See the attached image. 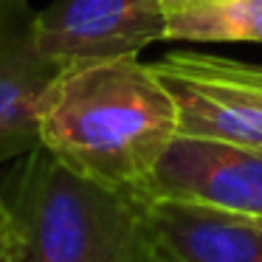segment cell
Here are the masks:
<instances>
[{
	"label": "cell",
	"instance_id": "11",
	"mask_svg": "<svg viewBox=\"0 0 262 262\" xmlns=\"http://www.w3.org/2000/svg\"><path fill=\"white\" fill-rule=\"evenodd\" d=\"M0 262H26L23 245H20V237H17V234H14V239L6 245V248H0Z\"/></svg>",
	"mask_w": 262,
	"mask_h": 262
},
{
	"label": "cell",
	"instance_id": "6",
	"mask_svg": "<svg viewBox=\"0 0 262 262\" xmlns=\"http://www.w3.org/2000/svg\"><path fill=\"white\" fill-rule=\"evenodd\" d=\"M57 74L31 40V20L0 34V164L40 147L42 104Z\"/></svg>",
	"mask_w": 262,
	"mask_h": 262
},
{
	"label": "cell",
	"instance_id": "10",
	"mask_svg": "<svg viewBox=\"0 0 262 262\" xmlns=\"http://www.w3.org/2000/svg\"><path fill=\"white\" fill-rule=\"evenodd\" d=\"M14 234H17V226H14V214H12V209H9L6 198L0 194V248H6V245L14 239Z\"/></svg>",
	"mask_w": 262,
	"mask_h": 262
},
{
	"label": "cell",
	"instance_id": "1",
	"mask_svg": "<svg viewBox=\"0 0 262 262\" xmlns=\"http://www.w3.org/2000/svg\"><path fill=\"white\" fill-rule=\"evenodd\" d=\"M175 136V99L138 57L59 71L40 116L42 149L119 192H141Z\"/></svg>",
	"mask_w": 262,
	"mask_h": 262
},
{
	"label": "cell",
	"instance_id": "4",
	"mask_svg": "<svg viewBox=\"0 0 262 262\" xmlns=\"http://www.w3.org/2000/svg\"><path fill=\"white\" fill-rule=\"evenodd\" d=\"M138 194L262 217V147L175 136Z\"/></svg>",
	"mask_w": 262,
	"mask_h": 262
},
{
	"label": "cell",
	"instance_id": "7",
	"mask_svg": "<svg viewBox=\"0 0 262 262\" xmlns=\"http://www.w3.org/2000/svg\"><path fill=\"white\" fill-rule=\"evenodd\" d=\"M152 68L223 104L251 133L256 147H262V65L206 51H169Z\"/></svg>",
	"mask_w": 262,
	"mask_h": 262
},
{
	"label": "cell",
	"instance_id": "3",
	"mask_svg": "<svg viewBox=\"0 0 262 262\" xmlns=\"http://www.w3.org/2000/svg\"><path fill=\"white\" fill-rule=\"evenodd\" d=\"M31 40L59 71L138 57L164 42V6L158 0H51L31 14Z\"/></svg>",
	"mask_w": 262,
	"mask_h": 262
},
{
	"label": "cell",
	"instance_id": "2",
	"mask_svg": "<svg viewBox=\"0 0 262 262\" xmlns=\"http://www.w3.org/2000/svg\"><path fill=\"white\" fill-rule=\"evenodd\" d=\"M26 262H149L144 198L88 181L37 147L6 198Z\"/></svg>",
	"mask_w": 262,
	"mask_h": 262
},
{
	"label": "cell",
	"instance_id": "5",
	"mask_svg": "<svg viewBox=\"0 0 262 262\" xmlns=\"http://www.w3.org/2000/svg\"><path fill=\"white\" fill-rule=\"evenodd\" d=\"M149 262H262V217L144 198Z\"/></svg>",
	"mask_w": 262,
	"mask_h": 262
},
{
	"label": "cell",
	"instance_id": "9",
	"mask_svg": "<svg viewBox=\"0 0 262 262\" xmlns=\"http://www.w3.org/2000/svg\"><path fill=\"white\" fill-rule=\"evenodd\" d=\"M31 14L26 0H0V34L9 29H17V26L29 23Z\"/></svg>",
	"mask_w": 262,
	"mask_h": 262
},
{
	"label": "cell",
	"instance_id": "8",
	"mask_svg": "<svg viewBox=\"0 0 262 262\" xmlns=\"http://www.w3.org/2000/svg\"><path fill=\"white\" fill-rule=\"evenodd\" d=\"M164 40L262 46V0H189L164 6Z\"/></svg>",
	"mask_w": 262,
	"mask_h": 262
},
{
	"label": "cell",
	"instance_id": "12",
	"mask_svg": "<svg viewBox=\"0 0 262 262\" xmlns=\"http://www.w3.org/2000/svg\"><path fill=\"white\" fill-rule=\"evenodd\" d=\"M161 6H175V3H189V0H158Z\"/></svg>",
	"mask_w": 262,
	"mask_h": 262
}]
</instances>
